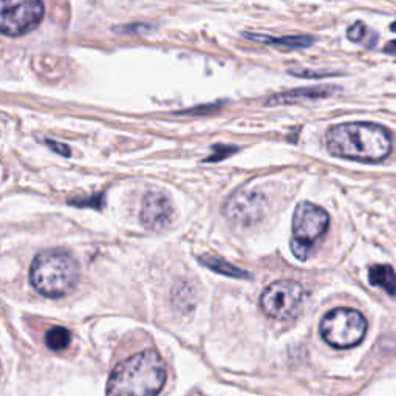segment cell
<instances>
[{
  "label": "cell",
  "instance_id": "52a82bcc",
  "mask_svg": "<svg viewBox=\"0 0 396 396\" xmlns=\"http://www.w3.org/2000/svg\"><path fill=\"white\" fill-rule=\"evenodd\" d=\"M44 17V3L39 0L0 3V30L6 36H22L39 25Z\"/></svg>",
  "mask_w": 396,
  "mask_h": 396
},
{
  "label": "cell",
  "instance_id": "277c9868",
  "mask_svg": "<svg viewBox=\"0 0 396 396\" xmlns=\"http://www.w3.org/2000/svg\"><path fill=\"white\" fill-rule=\"evenodd\" d=\"M330 217L327 211L309 201H302L293 215L291 249L299 261H305L313 244L327 233Z\"/></svg>",
  "mask_w": 396,
  "mask_h": 396
},
{
  "label": "cell",
  "instance_id": "5b68a950",
  "mask_svg": "<svg viewBox=\"0 0 396 396\" xmlns=\"http://www.w3.org/2000/svg\"><path fill=\"white\" fill-rule=\"evenodd\" d=\"M367 333L364 316L351 308H336L323 316L321 335L335 349H350L361 344Z\"/></svg>",
  "mask_w": 396,
  "mask_h": 396
},
{
  "label": "cell",
  "instance_id": "6da1fadb",
  "mask_svg": "<svg viewBox=\"0 0 396 396\" xmlns=\"http://www.w3.org/2000/svg\"><path fill=\"white\" fill-rule=\"evenodd\" d=\"M325 140L331 155L362 163L384 160L392 149V138L387 129L372 122L333 126L327 132Z\"/></svg>",
  "mask_w": 396,
  "mask_h": 396
},
{
  "label": "cell",
  "instance_id": "e0dca14e",
  "mask_svg": "<svg viewBox=\"0 0 396 396\" xmlns=\"http://www.w3.org/2000/svg\"><path fill=\"white\" fill-rule=\"evenodd\" d=\"M384 52L387 54H396V41H392L390 44H387L386 48H384Z\"/></svg>",
  "mask_w": 396,
  "mask_h": 396
},
{
  "label": "cell",
  "instance_id": "3957f363",
  "mask_svg": "<svg viewBox=\"0 0 396 396\" xmlns=\"http://www.w3.org/2000/svg\"><path fill=\"white\" fill-rule=\"evenodd\" d=\"M79 265L67 251L47 249L34 257L30 282L34 290L47 298H62L78 284Z\"/></svg>",
  "mask_w": 396,
  "mask_h": 396
},
{
  "label": "cell",
  "instance_id": "ba28073f",
  "mask_svg": "<svg viewBox=\"0 0 396 396\" xmlns=\"http://www.w3.org/2000/svg\"><path fill=\"white\" fill-rule=\"evenodd\" d=\"M266 211V200L262 193L254 191H240L229 198L225 212L229 220L237 225H253L258 221Z\"/></svg>",
  "mask_w": 396,
  "mask_h": 396
},
{
  "label": "cell",
  "instance_id": "9a60e30c",
  "mask_svg": "<svg viewBox=\"0 0 396 396\" xmlns=\"http://www.w3.org/2000/svg\"><path fill=\"white\" fill-rule=\"evenodd\" d=\"M367 34H372V31L367 28L362 22H356L355 25H351L347 31L349 39L353 42H361L365 47H369V41H367Z\"/></svg>",
  "mask_w": 396,
  "mask_h": 396
},
{
  "label": "cell",
  "instance_id": "ac0fdd59",
  "mask_svg": "<svg viewBox=\"0 0 396 396\" xmlns=\"http://www.w3.org/2000/svg\"><path fill=\"white\" fill-rule=\"evenodd\" d=\"M392 31H396V22L392 25Z\"/></svg>",
  "mask_w": 396,
  "mask_h": 396
},
{
  "label": "cell",
  "instance_id": "8fae6325",
  "mask_svg": "<svg viewBox=\"0 0 396 396\" xmlns=\"http://www.w3.org/2000/svg\"><path fill=\"white\" fill-rule=\"evenodd\" d=\"M247 39L262 42V44L268 45H277V47H285V48H307L313 44V39L309 36H286V38H271V36H263V34H253V33H244Z\"/></svg>",
  "mask_w": 396,
  "mask_h": 396
},
{
  "label": "cell",
  "instance_id": "4fadbf2b",
  "mask_svg": "<svg viewBox=\"0 0 396 396\" xmlns=\"http://www.w3.org/2000/svg\"><path fill=\"white\" fill-rule=\"evenodd\" d=\"M201 263L206 265L207 268L214 270L219 274H225L229 277H235V279H248L249 274L247 271H243L237 266L231 265L226 261H221V258H215V257H201Z\"/></svg>",
  "mask_w": 396,
  "mask_h": 396
},
{
  "label": "cell",
  "instance_id": "2e32d148",
  "mask_svg": "<svg viewBox=\"0 0 396 396\" xmlns=\"http://www.w3.org/2000/svg\"><path fill=\"white\" fill-rule=\"evenodd\" d=\"M45 144H47V146L52 147V149L54 150V152L61 154V155H64V156H70V150H68V146H66V144L56 142V141H53V140H47Z\"/></svg>",
  "mask_w": 396,
  "mask_h": 396
},
{
  "label": "cell",
  "instance_id": "30bf717a",
  "mask_svg": "<svg viewBox=\"0 0 396 396\" xmlns=\"http://www.w3.org/2000/svg\"><path fill=\"white\" fill-rule=\"evenodd\" d=\"M369 282L373 286H379L395 296L396 294V272L390 265H374L369 270Z\"/></svg>",
  "mask_w": 396,
  "mask_h": 396
},
{
  "label": "cell",
  "instance_id": "7a4b0ae2",
  "mask_svg": "<svg viewBox=\"0 0 396 396\" xmlns=\"http://www.w3.org/2000/svg\"><path fill=\"white\" fill-rule=\"evenodd\" d=\"M164 383L163 359L156 351L146 350L115 367L107 383V396H156Z\"/></svg>",
  "mask_w": 396,
  "mask_h": 396
},
{
  "label": "cell",
  "instance_id": "5bb4252c",
  "mask_svg": "<svg viewBox=\"0 0 396 396\" xmlns=\"http://www.w3.org/2000/svg\"><path fill=\"white\" fill-rule=\"evenodd\" d=\"M70 342H71L70 331L64 327H53L52 330H48L45 335L47 347L53 351L66 350Z\"/></svg>",
  "mask_w": 396,
  "mask_h": 396
},
{
  "label": "cell",
  "instance_id": "8992f818",
  "mask_svg": "<svg viewBox=\"0 0 396 396\" xmlns=\"http://www.w3.org/2000/svg\"><path fill=\"white\" fill-rule=\"evenodd\" d=\"M305 290L294 280H277L263 290L261 296V308L266 316L277 321L293 319L298 314Z\"/></svg>",
  "mask_w": 396,
  "mask_h": 396
},
{
  "label": "cell",
  "instance_id": "7c38bea8",
  "mask_svg": "<svg viewBox=\"0 0 396 396\" xmlns=\"http://www.w3.org/2000/svg\"><path fill=\"white\" fill-rule=\"evenodd\" d=\"M333 89H327V87H316V89H304V90H294V91H288L284 93V95H279L271 98L268 101V104H282V103H291V101H298V99H316V98H323V96H330L333 93Z\"/></svg>",
  "mask_w": 396,
  "mask_h": 396
},
{
  "label": "cell",
  "instance_id": "9c48e42d",
  "mask_svg": "<svg viewBox=\"0 0 396 396\" xmlns=\"http://www.w3.org/2000/svg\"><path fill=\"white\" fill-rule=\"evenodd\" d=\"M174 217V207L166 193L160 191H150L141 201L140 219L144 228L150 231H161L168 228Z\"/></svg>",
  "mask_w": 396,
  "mask_h": 396
}]
</instances>
